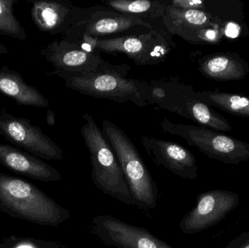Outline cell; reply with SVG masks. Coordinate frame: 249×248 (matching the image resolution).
<instances>
[{
	"label": "cell",
	"mask_w": 249,
	"mask_h": 248,
	"mask_svg": "<svg viewBox=\"0 0 249 248\" xmlns=\"http://www.w3.org/2000/svg\"><path fill=\"white\" fill-rule=\"evenodd\" d=\"M0 208L13 216L41 225L56 227L70 212L36 186L13 176L0 174Z\"/></svg>",
	"instance_id": "obj_1"
},
{
	"label": "cell",
	"mask_w": 249,
	"mask_h": 248,
	"mask_svg": "<svg viewBox=\"0 0 249 248\" xmlns=\"http://www.w3.org/2000/svg\"><path fill=\"white\" fill-rule=\"evenodd\" d=\"M80 132L90 154L91 179L102 193L128 205H135L121 165L103 131L89 114L83 116Z\"/></svg>",
	"instance_id": "obj_2"
},
{
	"label": "cell",
	"mask_w": 249,
	"mask_h": 248,
	"mask_svg": "<svg viewBox=\"0 0 249 248\" xmlns=\"http://www.w3.org/2000/svg\"><path fill=\"white\" fill-rule=\"evenodd\" d=\"M127 71H107L74 74L57 71L71 90L117 103L131 102L139 107L155 104L151 83L127 78Z\"/></svg>",
	"instance_id": "obj_3"
},
{
	"label": "cell",
	"mask_w": 249,
	"mask_h": 248,
	"mask_svg": "<svg viewBox=\"0 0 249 248\" xmlns=\"http://www.w3.org/2000/svg\"><path fill=\"white\" fill-rule=\"evenodd\" d=\"M102 131L116 155L136 206L155 209L158 187L133 141L109 119H104Z\"/></svg>",
	"instance_id": "obj_4"
},
{
	"label": "cell",
	"mask_w": 249,
	"mask_h": 248,
	"mask_svg": "<svg viewBox=\"0 0 249 248\" xmlns=\"http://www.w3.org/2000/svg\"><path fill=\"white\" fill-rule=\"evenodd\" d=\"M65 37L79 41L99 54H124L139 66H154L164 62L177 47L171 35L162 28L111 39L85 36Z\"/></svg>",
	"instance_id": "obj_5"
},
{
	"label": "cell",
	"mask_w": 249,
	"mask_h": 248,
	"mask_svg": "<svg viewBox=\"0 0 249 248\" xmlns=\"http://www.w3.org/2000/svg\"><path fill=\"white\" fill-rule=\"evenodd\" d=\"M165 133L180 137L209 158L238 165L249 160V144L203 126L174 123L168 118L160 122Z\"/></svg>",
	"instance_id": "obj_6"
},
{
	"label": "cell",
	"mask_w": 249,
	"mask_h": 248,
	"mask_svg": "<svg viewBox=\"0 0 249 248\" xmlns=\"http://www.w3.org/2000/svg\"><path fill=\"white\" fill-rule=\"evenodd\" d=\"M155 26L133 16L122 14L106 6H91L89 16L71 28L65 36H85L104 39L147 32Z\"/></svg>",
	"instance_id": "obj_7"
},
{
	"label": "cell",
	"mask_w": 249,
	"mask_h": 248,
	"mask_svg": "<svg viewBox=\"0 0 249 248\" xmlns=\"http://www.w3.org/2000/svg\"><path fill=\"white\" fill-rule=\"evenodd\" d=\"M47 58L53 64L56 71L74 74H86L99 71H127L125 64L107 62L100 54L93 52L81 43L65 37L55 41L45 51Z\"/></svg>",
	"instance_id": "obj_8"
},
{
	"label": "cell",
	"mask_w": 249,
	"mask_h": 248,
	"mask_svg": "<svg viewBox=\"0 0 249 248\" xmlns=\"http://www.w3.org/2000/svg\"><path fill=\"white\" fill-rule=\"evenodd\" d=\"M165 4L162 26L171 36L176 35L196 45L214 44L219 40L218 21L213 15L207 11L171 7L166 1Z\"/></svg>",
	"instance_id": "obj_9"
},
{
	"label": "cell",
	"mask_w": 249,
	"mask_h": 248,
	"mask_svg": "<svg viewBox=\"0 0 249 248\" xmlns=\"http://www.w3.org/2000/svg\"><path fill=\"white\" fill-rule=\"evenodd\" d=\"M239 203V195L231 191L213 189L200 194L195 208L180 221V230L186 234L205 231L223 221Z\"/></svg>",
	"instance_id": "obj_10"
},
{
	"label": "cell",
	"mask_w": 249,
	"mask_h": 248,
	"mask_svg": "<svg viewBox=\"0 0 249 248\" xmlns=\"http://www.w3.org/2000/svg\"><path fill=\"white\" fill-rule=\"evenodd\" d=\"M91 232L107 246L116 248H174L143 227L127 224L110 215L92 219Z\"/></svg>",
	"instance_id": "obj_11"
},
{
	"label": "cell",
	"mask_w": 249,
	"mask_h": 248,
	"mask_svg": "<svg viewBox=\"0 0 249 248\" xmlns=\"http://www.w3.org/2000/svg\"><path fill=\"white\" fill-rule=\"evenodd\" d=\"M0 133L13 144L38 157L49 160L64 158L63 150L29 121L7 113L0 114Z\"/></svg>",
	"instance_id": "obj_12"
},
{
	"label": "cell",
	"mask_w": 249,
	"mask_h": 248,
	"mask_svg": "<svg viewBox=\"0 0 249 248\" xmlns=\"http://www.w3.org/2000/svg\"><path fill=\"white\" fill-rule=\"evenodd\" d=\"M141 142L148 155L159 167L169 170L181 179L194 180L198 176L196 157L177 143L143 136Z\"/></svg>",
	"instance_id": "obj_13"
},
{
	"label": "cell",
	"mask_w": 249,
	"mask_h": 248,
	"mask_svg": "<svg viewBox=\"0 0 249 248\" xmlns=\"http://www.w3.org/2000/svg\"><path fill=\"white\" fill-rule=\"evenodd\" d=\"M90 10L91 7H80L70 1H42L35 3L32 15L41 30L65 35L83 21Z\"/></svg>",
	"instance_id": "obj_14"
},
{
	"label": "cell",
	"mask_w": 249,
	"mask_h": 248,
	"mask_svg": "<svg viewBox=\"0 0 249 248\" xmlns=\"http://www.w3.org/2000/svg\"><path fill=\"white\" fill-rule=\"evenodd\" d=\"M0 164L10 170L29 176L32 179L46 182L61 180V173L36 157L20 150L0 144Z\"/></svg>",
	"instance_id": "obj_15"
},
{
	"label": "cell",
	"mask_w": 249,
	"mask_h": 248,
	"mask_svg": "<svg viewBox=\"0 0 249 248\" xmlns=\"http://www.w3.org/2000/svg\"><path fill=\"white\" fill-rule=\"evenodd\" d=\"M199 71L215 81H236L245 78L249 64L236 52H218L206 55L198 61Z\"/></svg>",
	"instance_id": "obj_16"
},
{
	"label": "cell",
	"mask_w": 249,
	"mask_h": 248,
	"mask_svg": "<svg viewBox=\"0 0 249 248\" xmlns=\"http://www.w3.org/2000/svg\"><path fill=\"white\" fill-rule=\"evenodd\" d=\"M103 5L122 13L139 17L157 28H162V18L166 10L165 0H110Z\"/></svg>",
	"instance_id": "obj_17"
},
{
	"label": "cell",
	"mask_w": 249,
	"mask_h": 248,
	"mask_svg": "<svg viewBox=\"0 0 249 248\" xmlns=\"http://www.w3.org/2000/svg\"><path fill=\"white\" fill-rule=\"evenodd\" d=\"M0 91L20 104L38 107L49 106L48 100L36 88L28 85L17 74L9 71H0Z\"/></svg>",
	"instance_id": "obj_18"
},
{
	"label": "cell",
	"mask_w": 249,
	"mask_h": 248,
	"mask_svg": "<svg viewBox=\"0 0 249 248\" xmlns=\"http://www.w3.org/2000/svg\"><path fill=\"white\" fill-rule=\"evenodd\" d=\"M193 97L208 106H215L235 116L249 118V98L217 91H193Z\"/></svg>",
	"instance_id": "obj_19"
},
{
	"label": "cell",
	"mask_w": 249,
	"mask_h": 248,
	"mask_svg": "<svg viewBox=\"0 0 249 248\" xmlns=\"http://www.w3.org/2000/svg\"><path fill=\"white\" fill-rule=\"evenodd\" d=\"M12 1L0 0V32L20 39L26 38L24 30L12 10Z\"/></svg>",
	"instance_id": "obj_20"
},
{
	"label": "cell",
	"mask_w": 249,
	"mask_h": 248,
	"mask_svg": "<svg viewBox=\"0 0 249 248\" xmlns=\"http://www.w3.org/2000/svg\"><path fill=\"white\" fill-rule=\"evenodd\" d=\"M167 4L171 7L188 10H198L206 11V1L202 0H165Z\"/></svg>",
	"instance_id": "obj_21"
},
{
	"label": "cell",
	"mask_w": 249,
	"mask_h": 248,
	"mask_svg": "<svg viewBox=\"0 0 249 248\" xmlns=\"http://www.w3.org/2000/svg\"><path fill=\"white\" fill-rule=\"evenodd\" d=\"M225 248H249V232L244 233L235 237Z\"/></svg>",
	"instance_id": "obj_22"
},
{
	"label": "cell",
	"mask_w": 249,
	"mask_h": 248,
	"mask_svg": "<svg viewBox=\"0 0 249 248\" xmlns=\"http://www.w3.org/2000/svg\"><path fill=\"white\" fill-rule=\"evenodd\" d=\"M47 122L51 126L55 125V115L51 110H48L47 113Z\"/></svg>",
	"instance_id": "obj_23"
}]
</instances>
